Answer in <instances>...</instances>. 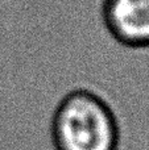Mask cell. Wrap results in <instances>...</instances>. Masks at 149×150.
<instances>
[{"instance_id": "cell-1", "label": "cell", "mask_w": 149, "mask_h": 150, "mask_svg": "<svg viewBox=\"0 0 149 150\" xmlns=\"http://www.w3.org/2000/svg\"><path fill=\"white\" fill-rule=\"evenodd\" d=\"M58 150H115L118 125L108 105L89 91H75L60 104L53 121Z\"/></svg>"}, {"instance_id": "cell-2", "label": "cell", "mask_w": 149, "mask_h": 150, "mask_svg": "<svg viewBox=\"0 0 149 150\" xmlns=\"http://www.w3.org/2000/svg\"><path fill=\"white\" fill-rule=\"evenodd\" d=\"M106 20L120 42L149 47V0H107Z\"/></svg>"}]
</instances>
